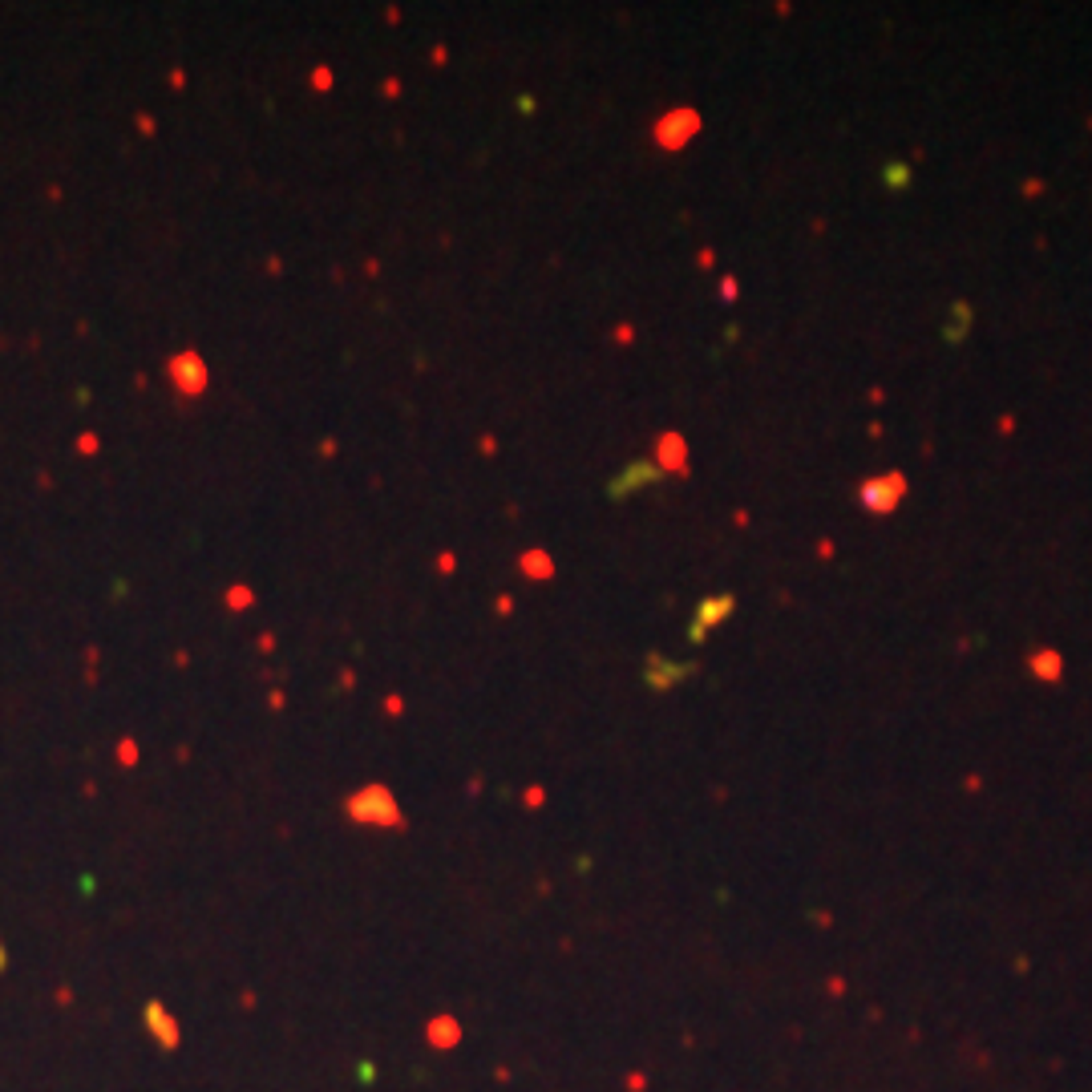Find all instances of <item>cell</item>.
<instances>
[{"label":"cell","mask_w":1092,"mask_h":1092,"mask_svg":"<svg viewBox=\"0 0 1092 1092\" xmlns=\"http://www.w3.org/2000/svg\"><path fill=\"white\" fill-rule=\"evenodd\" d=\"M906 493V478L903 474H878L862 486V506L874 510V514H890Z\"/></svg>","instance_id":"1"},{"label":"cell","mask_w":1092,"mask_h":1092,"mask_svg":"<svg viewBox=\"0 0 1092 1092\" xmlns=\"http://www.w3.org/2000/svg\"><path fill=\"white\" fill-rule=\"evenodd\" d=\"M696 130H700L696 109H676V114H664V118L655 121V142L664 150H679Z\"/></svg>","instance_id":"2"},{"label":"cell","mask_w":1092,"mask_h":1092,"mask_svg":"<svg viewBox=\"0 0 1092 1092\" xmlns=\"http://www.w3.org/2000/svg\"><path fill=\"white\" fill-rule=\"evenodd\" d=\"M733 615V595H717V599H704L700 603V615L692 619V640L708 636V627L720 624V619H729Z\"/></svg>","instance_id":"3"},{"label":"cell","mask_w":1092,"mask_h":1092,"mask_svg":"<svg viewBox=\"0 0 1092 1092\" xmlns=\"http://www.w3.org/2000/svg\"><path fill=\"white\" fill-rule=\"evenodd\" d=\"M660 457H664V469H676V474H684V441H679L676 433H667V437H664V445H660Z\"/></svg>","instance_id":"4"},{"label":"cell","mask_w":1092,"mask_h":1092,"mask_svg":"<svg viewBox=\"0 0 1092 1092\" xmlns=\"http://www.w3.org/2000/svg\"><path fill=\"white\" fill-rule=\"evenodd\" d=\"M522 571L530 574V579H550L555 567H550V555H543V550H526V555H522Z\"/></svg>","instance_id":"5"},{"label":"cell","mask_w":1092,"mask_h":1092,"mask_svg":"<svg viewBox=\"0 0 1092 1092\" xmlns=\"http://www.w3.org/2000/svg\"><path fill=\"white\" fill-rule=\"evenodd\" d=\"M226 603H231V607H247V603H251V591H247V586H231V591H226Z\"/></svg>","instance_id":"6"},{"label":"cell","mask_w":1092,"mask_h":1092,"mask_svg":"<svg viewBox=\"0 0 1092 1092\" xmlns=\"http://www.w3.org/2000/svg\"><path fill=\"white\" fill-rule=\"evenodd\" d=\"M1036 664H1039V672H1044V676H1056V672H1060V667H1056V655H1048V652L1039 655Z\"/></svg>","instance_id":"7"},{"label":"cell","mask_w":1092,"mask_h":1092,"mask_svg":"<svg viewBox=\"0 0 1092 1092\" xmlns=\"http://www.w3.org/2000/svg\"><path fill=\"white\" fill-rule=\"evenodd\" d=\"M312 85H316V90H328V85H332V73H328V69H316V73H312Z\"/></svg>","instance_id":"8"}]
</instances>
